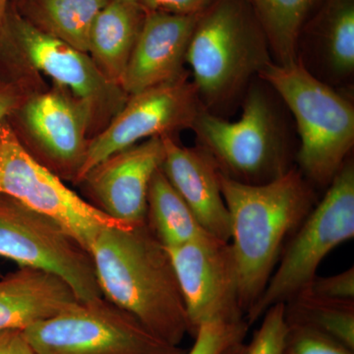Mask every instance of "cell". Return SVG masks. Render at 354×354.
I'll list each match as a JSON object with an SVG mask.
<instances>
[{"label": "cell", "mask_w": 354, "mask_h": 354, "mask_svg": "<svg viewBox=\"0 0 354 354\" xmlns=\"http://www.w3.org/2000/svg\"><path fill=\"white\" fill-rule=\"evenodd\" d=\"M14 31L29 62L59 85L69 88L91 109L108 101L122 100L120 86L111 82L87 53L20 16L14 18Z\"/></svg>", "instance_id": "13"}, {"label": "cell", "mask_w": 354, "mask_h": 354, "mask_svg": "<svg viewBox=\"0 0 354 354\" xmlns=\"http://www.w3.org/2000/svg\"><path fill=\"white\" fill-rule=\"evenodd\" d=\"M192 129L221 171L236 180L265 183L288 171L276 118L259 88L249 91L239 120L230 122L203 109Z\"/></svg>", "instance_id": "8"}, {"label": "cell", "mask_w": 354, "mask_h": 354, "mask_svg": "<svg viewBox=\"0 0 354 354\" xmlns=\"http://www.w3.org/2000/svg\"><path fill=\"white\" fill-rule=\"evenodd\" d=\"M147 223L165 248L212 235L169 183L162 167L149 186Z\"/></svg>", "instance_id": "19"}, {"label": "cell", "mask_w": 354, "mask_h": 354, "mask_svg": "<svg viewBox=\"0 0 354 354\" xmlns=\"http://www.w3.org/2000/svg\"><path fill=\"white\" fill-rule=\"evenodd\" d=\"M0 276H1V274H0Z\"/></svg>", "instance_id": "34"}, {"label": "cell", "mask_w": 354, "mask_h": 354, "mask_svg": "<svg viewBox=\"0 0 354 354\" xmlns=\"http://www.w3.org/2000/svg\"><path fill=\"white\" fill-rule=\"evenodd\" d=\"M262 27L277 64L298 62V41L318 0H245Z\"/></svg>", "instance_id": "20"}, {"label": "cell", "mask_w": 354, "mask_h": 354, "mask_svg": "<svg viewBox=\"0 0 354 354\" xmlns=\"http://www.w3.org/2000/svg\"><path fill=\"white\" fill-rule=\"evenodd\" d=\"M165 160L162 169L178 194L209 234L230 242V218L221 194L220 167L202 147L178 145L169 135L162 136Z\"/></svg>", "instance_id": "15"}, {"label": "cell", "mask_w": 354, "mask_h": 354, "mask_svg": "<svg viewBox=\"0 0 354 354\" xmlns=\"http://www.w3.org/2000/svg\"><path fill=\"white\" fill-rule=\"evenodd\" d=\"M145 17L139 3L109 0L93 23L88 53L115 85L120 86Z\"/></svg>", "instance_id": "18"}, {"label": "cell", "mask_w": 354, "mask_h": 354, "mask_svg": "<svg viewBox=\"0 0 354 354\" xmlns=\"http://www.w3.org/2000/svg\"><path fill=\"white\" fill-rule=\"evenodd\" d=\"M247 353H248V344L241 342L232 344L221 354H247Z\"/></svg>", "instance_id": "31"}, {"label": "cell", "mask_w": 354, "mask_h": 354, "mask_svg": "<svg viewBox=\"0 0 354 354\" xmlns=\"http://www.w3.org/2000/svg\"><path fill=\"white\" fill-rule=\"evenodd\" d=\"M201 109L196 88L188 80L187 73L131 95L111 124L88 143L74 181L83 183L88 172L106 158L141 140L192 128Z\"/></svg>", "instance_id": "10"}, {"label": "cell", "mask_w": 354, "mask_h": 354, "mask_svg": "<svg viewBox=\"0 0 354 354\" xmlns=\"http://www.w3.org/2000/svg\"><path fill=\"white\" fill-rule=\"evenodd\" d=\"M218 179L230 214V244L245 318L276 269L286 236L313 209L314 194L295 169L261 184L242 183L221 169Z\"/></svg>", "instance_id": "2"}, {"label": "cell", "mask_w": 354, "mask_h": 354, "mask_svg": "<svg viewBox=\"0 0 354 354\" xmlns=\"http://www.w3.org/2000/svg\"><path fill=\"white\" fill-rule=\"evenodd\" d=\"M245 319L235 322L214 321L203 324L194 335V344L185 354H221L236 342H243L248 333Z\"/></svg>", "instance_id": "24"}, {"label": "cell", "mask_w": 354, "mask_h": 354, "mask_svg": "<svg viewBox=\"0 0 354 354\" xmlns=\"http://www.w3.org/2000/svg\"><path fill=\"white\" fill-rule=\"evenodd\" d=\"M262 318L259 329L254 333L248 344L247 354H281L288 330L285 304L270 307Z\"/></svg>", "instance_id": "25"}, {"label": "cell", "mask_w": 354, "mask_h": 354, "mask_svg": "<svg viewBox=\"0 0 354 354\" xmlns=\"http://www.w3.org/2000/svg\"><path fill=\"white\" fill-rule=\"evenodd\" d=\"M288 325L304 326L354 351V301H337L298 293L285 304Z\"/></svg>", "instance_id": "22"}, {"label": "cell", "mask_w": 354, "mask_h": 354, "mask_svg": "<svg viewBox=\"0 0 354 354\" xmlns=\"http://www.w3.org/2000/svg\"><path fill=\"white\" fill-rule=\"evenodd\" d=\"M185 62L206 109L232 99L272 59L264 31L245 0H215L200 14Z\"/></svg>", "instance_id": "3"}, {"label": "cell", "mask_w": 354, "mask_h": 354, "mask_svg": "<svg viewBox=\"0 0 354 354\" xmlns=\"http://www.w3.org/2000/svg\"><path fill=\"white\" fill-rule=\"evenodd\" d=\"M37 354H185L104 297L79 301L24 330Z\"/></svg>", "instance_id": "6"}, {"label": "cell", "mask_w": 354, "mask_h": 354, "mask_svg": "<svg viewBox=\"0 0 354 354\" xmlns=\"http://www.w3.org/2000/svg\"><path fill=\"white\" fill-rule=\"evenodd\" d=\"M167 249L194 337L203 324L243 320L239 277L230 242L203 237Z\"/></svg>", "instance_id": "11"}, {"label": "cell", "mask_w": 354, "mask_h": 354, "mask_svg": "<svg viewBox=\"0 0 354 354\" xmlns=\"http://www.w3.org/2000/svg\"><path fill=\"white\" fill-rule=\"evenodd\" d=\"M302 291L325 299L354 301V268L334 276H316Z\"/></svg>", "instance_id": "27"}, {"label": "cell", "mask_w": 354, "mask_h": 354, "mask_svg": "<svg viewBox=\"0 0 354 354\" xmlns=\"http://www.w3.org/2000/svg\"><path fill=\"white\" fill-rule=\"evenodd\" d=\"M109 0H29L31 21L39 29L88 53L93 23Z\"/></svg>", "instance_id": "21"}, {"label": "cell", "mask_w": 354, "mask_h": 354, "mask_svg": "<svg viewBox=\"0 0 354 354\" xmlns=\"http://www.w3.org/2000/svg\"><path fill=\"white\" fill-rule=\"evenodd\" d=\"M16 102H17V99L12 93L9 91H0V125L3 123V120L7 114L12 111Z\"/></svg>", "instance_id": "30"}, {"label": "cell", "mask_w": 354, "mask_h": 354, "mask_svg": "<svg viewBox=\"0 0 354 354\" xmlns=\"http://www.w3.org/2000/svg\"><path fill=\"white\" fill-rule=\"evenodd\" d=\"M88 252L102 297L169 344L191 335L171 258L147 221L104 228Z\"/></svg>", "instance_id": "1"}, {"label": "cell", "mask_w": 354, "mask_h": 354, "mask_svg": "<svg viewBox=\"0 0 354 354\" xmlns=\"http://www.w3.org/2000/svg\"><path fill=\"white\" fill-rule=\"evenodd\" d=\"M281 354H354V351L309 328L288 325Z\"/></svg>", "instance_id": "26"}, {"label": "cell", "mask_w": 354, "mask_h": 354, "mask_svg": "<svg viewBox=\"0 0 354 354\" xmlns=\"http://www.w3.org/2000/svg\"><path fill=\"white\" fill-rule=\"evenodd\" d=\"M317 29L330 71L337 76L351 75L354 70V0H326Z\"/></svg>", "instance_id": "23"}, {"label": "cell", "mask_w": 354, "mask_h": 354, "mask_svg": "<svg viewBox=\"0 0 354 354\" xmlns=\"http://www.w3.org/2000/svg\"><path fill=\"white\" fill-rule=\"evenodd\" d=\"M354 236V165L346 160L329 189L295 230L264 291L245 315L249 326L270 307L290 301L317 276L324 258Z\"/></svg>", "instance_id": "5"}, {"label": "cell", "mask_w": 354, "mask_h": 354, "mask_svg": "<svg viewBox=\"0 0 354 354\" xmlns=\"http://www.w3.org/2000/svg\"><path fill=\"white\" fill-rule=\"evenodd\" d=\"M115 1L128 2V3H139L140 0H115Z\"/></svg>", "instance_id": "33"}, {"label": "cell", "mask_w": 354, "mask_h": 354, "mask_svg": "<svg viewBox=\"0 0 354 354\" xmlns=\"http://www.w3.org/2000/svg\"><path fill=\"white\" fill-rule=\"evenodd\" d=\"M7 4H8V0H0V23L6 15Z\"/></svg>", "instance_id": "32"}, {"label": "cell", "mask_w": 354, "mask_h": 354, "mask_svg": "<svg viewBox=\"0 0 354 354\" xmlns=\"http://www.w3.org/2000/svg\"><path fill=\"white\" fill-rule=\"evenodd\" d=\"M0 194L53 218L87 249L104 228L127 227L70 189L0 125Z\"/></svg>", "instance_id": "7"}, {"label": "cell", "mask_w": 354, "mask_h": 354, "mask_svg": "<svg viewBox=\"0 0 354 354\" xmlns=\"http://www.w3.org/2000/svg\"><path fill=\"white\" fill-rule=\"evenodd\" d=\"M0 257L59 274L80 301L102 297L87 249L53 218L1 194Z\"/></svg>", "instance_id": "9"}, {"label": "cell", "mask_w": 354, "mask_h": 354, "mask_svg": "<svg viewBox=\"0 0 354 354\" xmlns=\"http://www.w3.org/2000/svg\"><path fill=\"white\" fill-rule=\"evenodd\" d=\"M199 16L146 12L121 79L125 94L133 95L171 82L185 73L183 62Z\"/></svg>", "instance_id": "14"}, {"label": "cell", "mask_w": 354, "mask_h": 354, "mask_svg": "<svg viewBox=\"0 0 354 354\" xmlns=\"http://www.w3.org/2000/svg\"><path fill=\"white\" fill-rule=\"evenodd\" d=\"M283 97L297 120L302 174L329 185L354 144V109L348 100L312 75L300 60L271 62L258 74Z\"/></svg>", "instance_id": "4"}, {"label": "cell", "mask_w": 354, "mask_h": 354, "mask_svg": "<svg viewBox=\"0 0 354 354\" xmlns=\"http://www.w3.org/2000/svg\"><path fill=\"white\" fill-rule=\"evenodd\" d=\"M90 109L84 102L76 104L57 93L32 97L24 109L26 124L32 136L53 160L73 169V179L87 149Z\"/></svg>", "instance_id": "17"}, {"label": "cell", "mask_w": 354, "mask_h": 354, "mask_svg": "<svg viewBox=\"0 0 354 354\" xmlns=\"http://www.w3.org/2000/svg\"><path fill=\"white\" fill-rule=\"evenodd\" d=\"M165 156L162 137H153L106 158L83 183L106 215L125 225H141L147 221L149 186Z\"/></svg>", "instance_id": "12"}, {"label": "cell", "mask_w": 354, "mask_h": 354, "mask_svg": "<svg viewBox=\"0 0 354 354\" xmlns=\"http://www.w3.org/2000/svg\"><path fill=\"white\" fill-rule=\"evenodd\" d=\"M215 0H140L146 12H162L176 15H198Z\"/></svg>", "instance_id": "28"}, {"label": "cell", "mask_w": 354, "mask_h": 354, "mask_svg": "<svg viewBox=\"0 0 354 354\" xmlns=\"http://www.w3.org/2000/svg\"><path fill=\"white\" fill-rule=\"evenodd\" d=\"M0 354H37L23 330H0Z\"/></svg>", "instance_id": "29"}, {"label": "cell", "mask_w": 354, "mask_h": 354, "mask_svg": "<svg viewBox=\"0 0 354 354\" xmlns=\"http://www.w3.org/2000/svg\"><path fill=\"white\" fill-rule=\"evenodd\" d=\"M79 301L75 291L59 274L19 267L0 276V330L24 332Z\"/></svg>", "instance_id": "16"}]
</instances>
